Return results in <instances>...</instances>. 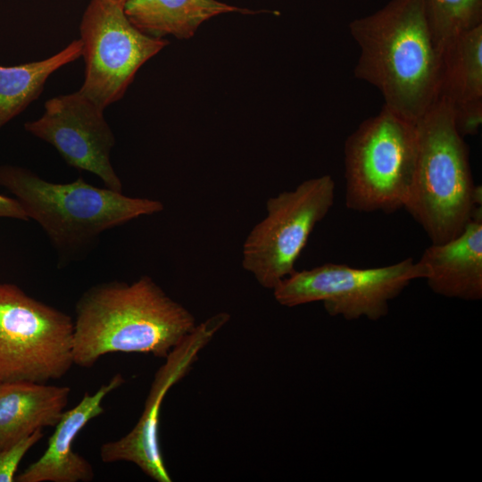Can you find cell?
Wrapping results in <instances>:
<instances>
[{
  "label": "cell",
  "mask_w": 482,
  "mask_h": 482,
  "mask_svg": "<svg viewBox=\"0 0 482 482\" xmlns=\"http://www.w3.org/2000/svg\"><path fill=\"white\" fill-rule=\"evenodd\" d=\"M348 28L360 48L355 78L375 87L385 106L416 122L437 100L442 71L426 0H390Z\"/></svg>",
  "instance_id": "cell-1"
},
{
  "label": "cell",
  "mask_w": 482,
  "mask_h": 482,
  "mask_svg": "<svg viewBox=\"0 0 482 482\" xmlns=\"http://www.w3.org/2000/svg\"><path fill=\"white\" fill-rule=\"evenodd\" d=\"M75 313L73 362L83 368L113 353L165 359L196 327L193 314L148 276L91 287Z\"/></svg>",
  "instance_id": "cell-2"
},
{
  "label": "cell",
  "mask_w": 482,
  "mask_h": 482,
  "mask_svg": "<svg viewBox=\"0 0 482 482\" xmlns=\"http://www.w3.org/2000/svg\"><path fill=\"white\" fill-rule=\"evenodd\" d=\"M416 128V170L403 208L431 244H441L482 215L481 186L474 184L468 147L445 100L437 98Z\"/></svg>",
  "instance_id": "cell-3"
},
{
  "label": "cell",
  "mask_w": 482,
  "mask_h": 482,
  "mask_svg": "<svg viewBox=\"0 0 482 482\" xmlns=\"http://www.w3.org/2000/svg\"><path fill=\"white\" fill-rule=\"evenodd\" d=\"M0 186L14 195L29 220L41 226L62 262L87 249L104 231L163 210L158 200L129 197L82 178L53 183L11 164L0 165Z\"/></svg>",
  "instance_id": "cell-4"
},
{
  "label": "cell",
  "mask_w": 482,
  "mask_h": 482,
  "mask_svg": "<svg viewBox=\"0 0 482 482\" xmlns=\"http://www.w3.org/2000/svg\"><path fill=\"white\" fill-rule=\"evenodd\" d=\"M344 154L348 209L390 213L403 208L416 170V122L384 105L349 135Z\"/></svg>",
  "instance_id": "cell-5"
},
{
  "label": "cell",
  "mask_w": 482,
  "mask_h": 482,
  "mask_svg": "<svg viewBox=\"0 0 482 482\" xmlns=\"http://www.w3.org/2000/svg\"><path fill=\"white\" fill-rule=\"evenodd\" d=\"M72 351L71 316L0 283V381L59 379L74 364Z\"/></svg>",
  "instance_id": "cell-6"
},
{
  "label": "cell",
  "mask_w": 482,
  "mask_h": 482,
  "mask_svg": "<svg viewBox=\"0 0 482 482\" xmlns=\"http://www.w3.org/2000/svg\"><path fill=\"white\" fill-rule=\"evenodd\" d=\"M428 270L420 261L406 258L396 263L368 269L327 262L295 271L272 291L282 306L322 302L327 313L346 320H378L387 315L390 301Z\"/></svg>",
  "instance_id": "cell-7"
},
{
  "label": "cell",
  "mask_w": 482,
  "mask_h": 482,
  "mask_svg": "<svg viewBox=\"0 0 482 482\" xmlns=\"http://www.w3.org/2000/svg\"><path fill=\"white\" fill-rule=\"evenodd\" d=\"M330 175L312 178L266 202L267 214L247 235L242 266L263 287L274 289L295 271V264L315 226L335 201Z\"/></svg>",
  "instance_id": "cell-8"
},
{
  "label": "cell",
  "mask_w": 482,
  "mask_h": 482,
  "mask_svg": "<svg viewBox=\"0 0 482 482\" xmlns=\"http://www.w3.org/2000/svg\"><path fill=\"white\" fill-rule=\"evenodd\" d=\"M119 0H90L80 26L84 82L79 90L105 109L123 97L136 73L169 41L137 29Z\"/></svg>",
  "instance_id": "cell-9"
},
{
  "label": "cell",
  "mask_w": 482,
  "mask_h": 482,
  "mask_svg": "<svg viewBox=\"0 0 482 482\" xmlns=\"http://www.w3.org/2000/svg\"><path fill=\"white\" fill-rule=\"evenodd\" d=\"M228 312L216 313L188 334L165 358L156 371L145 408L135 427L124 436L104 443L100 448L103 462L128 461L157 482H171L159 440L161 408L168 391L181 380L198 359L200 352L229 320Z\"/></svg>",
  "instance_id": "cell-10"
},
{
  "label": "cell",
  "mask_w": 482,
  "mask_h": 482,
  "mask_svg": "<svg viewBox=\"0 0 482 482\" xmlns=\"http://www.w3.org/2000/svg\"><path fill=\"white\" fill-rule=\"evenodd\" d=\"M44 109L38 119L24 124L25 130L52 145L68 165L91 172L107 188L122 192L111 162L115 137L104 109L79 89L48 99Z\"/></svg>",
  "instance_id": "cell-11"
},
{
  "label": "cell",
  "mask_w": 482,
  "mask_h": 482,
  "mask_svg": "<svg viewBox=\"0 0 482 482\" xmlns=\"http://www.w3.org/2000/svg\"><path fill=\"white\" fill-rule=\"evenodd\" d=\"M125 382L120 373L115 374L94 394L85 393L77 405L64 411L54 426L44 453L23 471L15 476L17 482H89L94 477L90 462L73 451L72 444L94 418L104 410V399Z\"/></svg>",
  "instance_id": "cell-12"
},
{
  "label": "cell",
  "mask_w": 482,
  "mask_h": 482,
  "mask_svg": "<svg viewBox=\"0 0 482 482\" xmlns=\"http://www.w3.org/2000/svg\"><path fill=\"white\" fill-rule=\"evenodd\" d=\"M438 98L452 108L462 137L478 131L482 123V24L443 45Z\"/></svg>",
  "instance_id": "cell-13"
},
{
  "label": "cell",
  "mask_w": 482,
  "mask_h": 482,
  "mask_svg": "<svg viewBox=\"0 0 482 482\" xmlns=\"http://www.w3.org/2000/svg\"><path fill=\"white\" fill-rule=\"evenodd\" d=\"M425 278L439 295L465 301L482 299V215L472 219L456 237L431 244L420 259Z\"/></svg>",
  "instance_id": "cell-14"
},
{
  "label": "cell",
  "mask_w": 482,
  "mask_h": 482,
  "mask_svg": "<svg viewBox=\"0 0 482 482\" xmlns=\"http://www.w3.org/2000/svg\"><path fill=\"white\" fill-rule=\"evenodd\" d=\"M71 388L30 381H0V448L38 428L54 427Z\"/></svg>",
  "instance_id": "cell-15"
},
{
  "label": "cell",
  "mask_w": 482,
  "mask_h": 482,
  "mask_svg": "<svg viewBox=\"0 0 482 482\" xmlns=\"http://www.w3.org/2000/svg\"><path fill=\"white\" fill-rule=\"evenodd\" d=\"M124 12L143 33L157 38L192 37L206 21L229 12H261L218 0H126Z\"/></svg>",
  "instance_id": "cell-16"
},
{
  "label": "cell",
  "mask_w": 482,
  "mask_h": 482,
  "mask_svg": "<svg viewBox=\"0 0 482 482\" xmlns=\"http://www.w3.org/2000/svg\"><path fill=\"white\" fill-rule=\"evenodd\" d=\"M80 56L79 38L40 61L12 66L0 64V130L39 97L53 73Z\"/></svg>",
  "instance_id": "cell-17"
},
{
  "label": "cell",
  "mask_w": 482,
  "mask_h": 482,
  "mask_svg": "<svg viewBox=\"0 0 482 482\" xmlns=\"http://www.w3.org/2000/svg\"><path fill=\"white\" fill-rule=\"evenodd\" d=\"M434 34L441 46L482 24V0H426Z\"/></svg>",
  "instance_id": "cell-18"
},
{
  "label": "cell",
  "mask_w": 482,
  "mask_h": 482,
  "mask_svg": "<svg viewBox=\"0 0 482 482\" xmlns=\"http://www.w3.org/2000/svg\"><path fill=\"white\" fill-rule=\"evenodd\" d=\"M43 436V428H38L0 448V482L15 481L16 471L21 461Z\"/></svg>",
  "instance_id": "cell-19"
},
{
  "label": "cell",
  "mask_w": 482,
  "mask_h": 482,
  "mask_svg": "<svg viewBox=\"0 0 482 482\" xmlns=\"http://www.w3.org/2000/svg\"><path fill=\"white\" fill-rule=\"evenodd\" d=\"M0 218H10L20 220H28L29 218L15 199L0 194Z\"/></svg>",
  "instance_id": "cell-20"
},
{
  "label": "cell",
  "mask_w": 482,
  "mask_h": 482,
  "mask_svg": "<svg viewBox=\"0 0 482 482\" xmlns=\"http://www.w3.org/2000/svg\"><path fill=\"white\" fill-rule=\"evenodd\" d=\"M119 1H121V2H123V3H125V2H126V0H119Z\"/></svg>",
  "instance_id": "cell-21"
}]
</instances>
